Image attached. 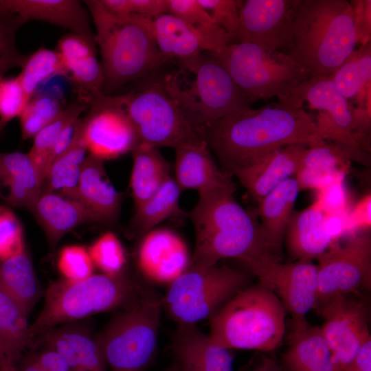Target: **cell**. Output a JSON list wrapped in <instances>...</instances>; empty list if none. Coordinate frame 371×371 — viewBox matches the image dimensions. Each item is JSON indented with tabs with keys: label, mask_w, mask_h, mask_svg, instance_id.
<instances>
[{
	"label": "cell",
	"mask_w": 371,
	"mask_h": 371,
	"mask_svg": "<svg viewBox=\"0 0 371 371\" xmlns=\"http://www.w3.org/2000/svg\"><path fill=\"white\" fill-rule=\"evenodd\" d=\"M349 225L355 227L370 225V195H368L355 208L349 218Z\"/></svg>",
	"instance_id": "56"
},
{
	"label": "cell",
	"mask_w": 371,
	"mask_h": 371,
	"mask_svg": "<svg viewBox=\"0 0 371 371\" xmlns=\"http://www.w3.org/2000/svg\"><path fill=\"white\" fill-rule=\"evenodd\" d=\"M153 28L157 45L166 60L202 53L216 55L234 43V38L215 24L194 25L169 13L153 19Z\"/></svg>",
	"instance_id": "18"
},
{
	"label": "cell",
	"mask_w": 371,
	"mask_h": 371,
	"mask_svg": "<svg viewBox=\"0 0 371 371\" xmlns=\"http://www.w3.org/2000/svg\"><path fill=\"white\" fill-rule=\"evenodd\" d=\"M249 371H284V370L274 359L263 356Z\"/></svg>",
	"instance_id": "58"
},
{
	"label": "cell",
	"mask_w": 371,
	"mask_h": 371,
	"mask_svg": "<svg viewBox=\"0 0 371 371\" xmlns=\"http://www.w3.org/2000/svg\"><path fill=\"white\" fill-rule=\"evenodd\" d=\"M61 102L47 95H34L19 116L23 139L34 137L63 111Z\"/></svg>",
	"instance_id": "41"
},
{
	"label": "cell",
	"mask_w": 371,
	"mask_h": 371,
	"mask_svg": "<svg viewBox=\"0 0 371 371\" xmlns=\"http://www.w3.org/2000/svg\"><path fill=\"white\" fill-rule=\"evenodd\" d=\"M0 371H19L16 365L11 362L0 347Z\"/></svg>",
	"instance_id": "59"
},
{
	"label": "cell",
	"mask_w": 371,
	"mask_h": 371,
	"mask_svg": "<svg viewBox=\"0 0 371 371\" xmlns=\"http://www.w3.org/2000/svg\"><path fill=\"white\" fill-rule=\"evenodd\" d=\"M65 71L78 100L89 105L92 100L104 95V74L97 55L74 61L65 67Z\"/></svg>",
	"instance_id": "40"
},
{
	"label": "cell",
	"mask_w": 371,
	"mask_h": 371,
	"mask_svg": "<svg viewBox=\"0 0 371 371\" xmlns=\"http://www.w3.org/2000/svg\"><path fill=\"white\" fill-rule=\"evenodd\" d=\"M18 75L21 85L30 100L44 82L55 76H64L66 71L56 50L43 47L26 56Z\"/></svg>",
	"instance_id": "39"
},
{
	"label": "cell",
	"mask_w": 371,
	"mask_h": 371,
	"mask_svg": "<svg viewBox=\"0 0 371 371\" xmlns=\"http://www.w3.org/2000/svg\"><path fill=\"white\" fill-rule=\"evenodd\" d=\"M181 192L170 177L153 196L135 208L128 234L133 238L142 237L166 219L184 214L179 206Z\"/></svg>",
	"instance_id": "36"
},
{
	"label": "cell",
	"mask_w": 371,
	"mask_h": 371,
	"mask_svg": "<svg viewBox=\"0 0 371 371\" xmlns=\"http://www.w3.org/2000/svg\"><path fill=\"white\" fill-rule=\"evenodd\" d=\"M326 218L317 202L293 212L284 236L290 261L318 260L336 244L326 229Z\"/></svg>",
	"instance_id": "23"
},
{
	"label": "cell",
	"mask_w": 371,
	"mask_h": 371,
	"mask_svg": "<svg viewBox=\"0 0 371 371\" xmlns=\"http://www.w3.org/2000/svg\"><path fill=\"white\" fill-rule=\"evenodd\" d=\"M172 348L179 371H233L230 350L215 344L194 324H178Z\"/></svg>",
	"instance_id": "22"
},
{
	"label": "cell",
	"mask_w": 371,
	"mask_h": 371,
	"mask_svg": "<svg viewBox=\"0 0 371 371\" xmlns=\"http://www.w3.org/2000/svg\"><path fill=\"white\" fill-rule=\"evenodd\" d=\"M0 8L17 14L26 23L41 21L72 33L95 36L89 13L77 0H0Z\"/></svg>",
	"instance_id": "24"
},
{
	"label": "cell",
	"mask_w": 371,
	"mask_h": 371,
	"mask_svg": "<svg viewBox=\"0 0 371 371\" xmlns=\"http://www.w3.org/2000/svg\"><path fill=\"white\" fill-rule=\"evenodd\" d=\"M80 119L82 137L89 154L102 160L117 158L140 144L137 133L119 95H102Z\"/></svg>",
	"instance_id": "15"
},
{
	"label": "cell",
	"mask_w": 371,
	"mask_h": 371,
	"mask_svg": "<svg viewBox=\"0 0 371 371\" xmlns=\"http://www.w3.org/2000/svg\"><path fill=\"white\" fill-rule=\"evenodd\" d=\"M0 286L30 315L42 295V289L25 245L13 255L0 261Z\"/></svg>",
	"instance_id": "34"
},
{
	"label": "cell",
	"mask_w": 371,
	"mask_h": 371,
	"mask_svg": "<svg viewBox=\"0 0 371 371\" xmlns=\"http://www.w3.org/2000/svg\"><path fill=\"white\" fill-rule=\"evenodd\" d=\"M28 317L23 306L0 286V347L14 365L25 353L36 349Z\"/></svg>",
	"instance_id": "32"
},
{
	"label": "cell",
	"mask_w": 371,
	"mask_h": 371,
	"mask_svg": "<svg viewBox=\"0 0 371 371\" xmlns=\"http://www.w3.org/2000/svg\"><path fill=\"white\" fill-rule=\"evenodd\" d=\"M314 115L304 108L275 103L251 107L196 128L227 175L281 148L321 142Z\"/></svg>",
	"instance_id": "1"
},
{
	"label": "cell",
	"mask_w": 371,
	"mask_h": 371,
	"mask_svg": "<svg viewBox=\"0 0 371 371\" xmlns=\"http://www.w3.org/2000/svg\"><path fill=\"white\" fill-rule=\"evenodd\" d=\"M25 245L23 228L17 216L10 208L0 205V261Z\"/></svg>",
	"instance_id": "47"
},
{
	"label": "cell",
	"mask_w": 371,
	"mask_h": 371,
	"mask_svg": "<svg viewBox=\"0 0 371 371\" xmlns=\"http://www.w3.org/2000/svg\"><path fill=\"white\" fill-rule=\"evenodd\" d=\"M58 269L63 280L76 282L93 274L94 265L87 248L81 245H67L59 253Z\"/></svg>",
	"instance_id": "44"
},
{
	"label": "cell",
	"mask_w": 371,
	"mask_h": 371,
	"mask_svg": "<svg viewBox=\"0 0 371 371\" xmlns=\"http://www.w3.org/2000/svg\"><path fill=\"white\" fill-rule=\"evenodd\" d=\"M179 63L180 71L193 76L190 87H181L175 75L168 76L164 80L195 128L251 108L214 54L202 53L179 60Z\"/></svg>",
	"instance_id": "7"
},
{
	"label": "cell",
	"mask_w": 371,
	"mask_h": 371,
	"mask_svg": "<svg viewBox=\"0 0 371 371\" xmlns=\"http://www.w3.org/2000/svg\"><path fill=\"white\" fill-rule=\"evenodd\" d=\"M16 366L19 371H45L32 350L25 353Z\"/></svg>",
	"instance_id": "57"
},
{
	"label": "cell",
	"mask_w": 371,
	"mask_h": 371,
	"mask_svg": "<svg viewBox=\"0 0 371 371\" xmlns=\"http://www.w3.org/2000/svg\"><path fill=\"white\" fill-rule=\"evenodd\" d=\"M29 100L18 76L0 78V133L19 117Z\"/></svg>",
	"instance_id": "45"
},
{
	"label": "cell",
	"mask_w": 371,
	"mask_h": 371,
	"mask_svg": "<svg viewBox=\"0 0 371 371\" xmlns=\"http://www.w3.org/2000/svg\"><path fill=\"white\" fill-rule=\"evenodd\" d=\"M87 152V149L82 137L80 118L74 140L69 148L52 163L42 191L56 192L76 200L78 185Z\"/></svg>",
	"instance_id": "35"
},
{
	"label": "cell",
	"mask_w": 371,
	"mask_h": 371,
	"mask_svg": "<svg viewBox=\"0 0 371 371\" xmlns=\"http://www.w3.org/2000/svg\"><path fill=\"white\" fill-rule=\"evenodd\" d=\"M32 214L43 227L52 249L74 229L96 222L80 201L49 191H42Z\"/></svg>",
	"instance_id": "29"
},
{
	"label": "cell",
	"mask_w": 371,
	"mask_h": 371,
	"mask_svg": "<svg viewBox=\"0 0 371 371\" xmlns=\"http://www.w3.org/2000/svg\"><path fill=\"white\" fill-rule=\"evenodd\" d=\"M89 106L88 104L77 98L34 137L32 146L27 155L38 172L43 186L51 166L49 153L52 146L62 131L69 124L79 119L80 115Z\"/></svg>",
	"instance_id": "37"
},
{
	"label": "cell",
	"mask_w": 371,
	"mask_h": 371,
	"mask_svg": "<svg viewBox=\"0 0 371 371\" xmlns=\"http://www.w3.org/2000/svg\"><path fill=\"white\" fill-rule=\"evenodd\" d=\"M350 155L338 145L323 142L308 146L300 168L294 177L300 190L322 189L339 175H344Z\"/></svg>",
	"instance_id": "31"
},
{
	"label": "cell",
	"mask_w": 371,
	"mask_h": 371,
	"mask_svg": "<svg viewBox=\"0 0 371 371\" xmlns=\"http://www.w3.org/2000/svg\"><path fill=\"white\" fill-rule=\"evenodd\" d=\"M308 146L294 144L281 148L232 175L237 177L258 203L282 182L296 175Z\"/></svg>",
	"instance_id": "21"
},
{
	"label": "cell",
	"mask_w": 371,
	"mask_h": 371,
	"mask_svg": "<svg viewBox=\"0 0 371 371\" xmlns=\"http://www.w3.org/2000/svg\"><path fill=\"white\" fill-rule=\"evenodd\" d=\"M130 14L144 16L153 20L168 13V0H126Z\"/></svg>",
	"instance_id": "52"
},
{
	"label": "cell",
	"mask_w": 371,
	"mask_h": 371,
	"mask_svg": "<svg viewBox=\"0 0 371 371\" xmlns=\"http://www.w3.org/2000/svg\"><path fill=\"white\" fill-rule=\"evenodd\" d=\"M36 347L46 346L57 351L72 371H107V364L90 328L78 322L47 330L36 338Z\"/></svg>",
	"instance_id": "20"
},
{
	"label": "cell",
	"mask_w": 371,
	"mask_h": 371,
	"mask_svg": "<svg viewBox=\"0 0 371 371\" xmlns=\"http://www.w3.org/2000/svg\"><path fill=\"white\" fill-rule=\"evenodd\" d=\"M146 289L124 270L115 275L93 274L76 282H53L45 292L42 310L30 324L36 338L54 327L99 313L121 310L135 303Z\"/></svg>",
	"instance_id": "5"
},
{
	"label": "cell",
	"mask_w": 371,
	"mask_h": 371,
	"mask_svg": "<svg viewBox=\"0 0 371 371\" xmlns=\"http://www.w3.org/2000/svg\"><path fill=\"white\" fill-rule=\"evenodd\" d=\"M0 197H1V198H3V194H2V192H1V189H0Z\"/></svg>",
	"instance_id": "61"
},
{
	"label": "cell",
	"mask_w": 371,
	"mask_h": 371,
	"mask_svg": "<svg viewBox=\"0 0 371 371\" xmlns=\"http://www.w3.org/2000/svg\"><path fill=\"white\" fill-rule=\"evenodd\" d=\"M26 22L17 14L0 8V78L15 67L22 65L26 56L16 45V34Z\"/></svg>",
	"instance_id": "42"
},
{
	"label": "cell",
	"mask_w": 371,
	"mask_h": 371,
	"mask_svg": "<svg viewBox=\"0 0 371 371\" xmlns=\"http://www.w3.org/2000/svg\"><path fill=\"white\" fill-rule=\"evenodd\" d=\"M83 2L95 27L104 74V94L145 76L167 61L157 45L152 19L135 14L114 15L99 0Z\"/></svg>",
	"instance_id": "4"
},
{
	"label": "cell",
	"mask_w": 371,
	"mask_h": 371,
	"mask_svg": "<svg viewBox=\"0 0 371 371\" xmlns=\"http://www.w3.org/2000/svg\"><path fill=\"white\" fill-rule=\"evenodd\" d=\"M304 102L318 112L314 118L321 141H331L348 152L355 161L370 165L369 153L353 136L350 103L337 89L331 75L306 79L280 98L278 103L300 109Z\"/></svg>",
	"instance_id": "12"
},
{
	"label": "cell",
	"mask_w": 371,
	"mask_h": 371,
	"mask_svg": "<svg viewBox=\"0 0 371 371\" xmlns=\"http://www.w3.org/2000/svg\"><path fill=\"white\" fill-rule=\"evenodd\" d=\"M76 200L94 216L96 222L113 223L118 217L121 196L110 181L104 160L89 154L82 167Z\"/></svg>",
	"instance_id": "26"
},
{
	"label": "cell",
	"mask_w": 371,
	"mask_h": 371,
	"mask_svg": "<svg viewBox=\"0 0 371 371\" xmlns=\"http://www.w3.org/2000/svg\"><path fill=\"white\" fill-rule=\"evenodd\" d=\"M300 191L298 181L293 177L282 182L258 203L257 215L263 236L271 251L277 257Z\"/></svg>",
	"instance_id": "30"
},
{
	"label": "cell",
	"mask_w": 371,
	"mask_h": 371,
	"mask_svg": "<svg viewBox=\"0 0 371 371\" xmlns=\"http://www.w3.org/2000/svg\"><path fill=\"white\" fill-rule=\"evenodd\" d=\"M302 0H247L239 8L236 38L274 53L284 48Z\"/></svg>",
	"instance_id": "17"
},
{
	"label": "cell",
	"mask_w": 371,
	"mask_h": 371,
	"mask_svg": "<svg viewBox=\"0 0 371 371\" xmlns=\"http://www.w3.org/2000/svg\"><path fill=\"white\" fill-rule=\"evenodd\" d=\"M249 282V272L226 265L187 269L170 283L162 304L178 324H196L210 319Z\"/></svg>",
	"instance_id": "11"
},
{
	"label": "cell",
	"mask_w": 371,
	"mask_h": 371,
	"mask_svg": "<svg viewBox=\"0 0 371 371\" xmlns=\"http://www.w3.org/2000/svg\"><path fill=\"white\" fill-rule=\"evenodd\" d=\"M6 188L3 199L10 205L32 214L40 197L43 183L27 153L0 152V189Z\"/></svg>",
	"instance_id": "28"
},
{
	"label": "cell",
	"mask_w": 371,
	"mask_h": 371,
	"mask_svg": "<svg viewBox=\"0 0 371 371\" xmlns=\"http://www.w3.org/2000/svg\"><path fill=\"white\" fill-rule=\"evenodd\" d=\"M215 56L249 104L260 99L280 98L309 78L285 54L271 53L251 43H232Z\"/></svg>",
	"instance_id": "10"
},
{
	"label": "cell",
	"mask_w": 371,
	"mask_h": 371,
	"mask_svg": "<svg viewBox=\"0 0 371 371\" xmlns=\"http://www.w3.org/2000/svg\"><path fill=\"white\" fill-rule=\"evenodd\" d=\"M354 10V25L357 45L370 42L371 1L352 0L350 1Z\"/></svg>",
	"instance_id": "51"
},
{
	"label": "cell",
	"mask_w": 371,
	"mask_h": 371,
	"mask_svg": "<svg viewBox=\"0 0 371 371\" xmlns=\"http://www.w3.org/2000/svg\"><path fill=\"white\" fill-rule=\"evenodd\" d=\"M79 119L67 126L57 137L49 153L51 164L57 157L69 148L74 140Z\"/></svg>",
	"instance_id": "54"
},
{
	"label": "cell",
	"mask_w": 371,
	"mask_h": 371,
	"mask_svg": "<svg viewBox=\"0 0 371 371\" xmlns=\"http://www.w3.org/2000/svg\"><path fill=\"white\" fill-rule=\"evenodd\" d=\"M331 77L345 98H355L360 89L371 81V43L355 49Z\"/></svg>",
	"instance_id": "38"
},
{
	"label": "cell",
	"mask_w": 371,
	"mask_h": 371,
	"mask_svg": "<svg viewBox=\"0 0 371 371\" xmlns=\"http://www.w3.org/2000/svg\"><path fill=\"white\" fill-rule=\"evenodd\" d=\"M318 289L314 309L346 294L362 295L371 285V236L363 232L343 245H334L318 260Z\"/></svg>",
	"instance_id": "14"
},
{
	"label": "cell",
	"mask_w": 371,
	"mask_h": 371,
	"mask_svg": "<svg viewBox=\"0 0 371 371\" xmlns=\"http://www.w3.org/2000/svg\"><path fill=\"white\" fill-rule=\"evenodd\" d=\"M96 46L95 36L70 32L59 39L56 51L65 70V67L74 61L97 55Z\"/></svg>",
	"instance_id": "49"
},
{
	"label": "cell",
	"mask_w": 371,
	"mask_h": 371,
	"mask_svg": "<svg viewBox=\"0 0 371 371\" xmlns=\"http://www.w3.org/2000/svg\"><path fill=\"white\" fill-rule=\"evenodd\" d=\"M32 351L45 371H72L65 359L55 350L40 346Z\"/></svg>",
	"instance_id": "53"
},
{
	"label": "cell",
	"mask_w": 371,
	"mask_h": 371,
	"mask_svg": "<svg viewBox=\"0 0 371 371\" xmlns=\"http://www.w3.org/2000/svg\"><path fill=\"white\" fill-rule=\"evenodd\" d=\"M130 188L135 208L153 196L170 177V165L157 148L139 144L132 152Z\"/></svg>",
	"instance_id": "33"
},
{
	"label": "cell",
	"mask_w": 371,
	"mask_h": 371,
	"mask_svg": "<svg viewBox=\"0 0 371 371\" xmlns=\"http://www.w3.org/2000/svg\"><path fill=\"white\" fill-rule=\"evenodd\" d=\"M162 300L146 290L97 335L111 371H144L157 347Z\"/></svg>",
	"instance_id": "8"
},
{
	"label": "cell",
	"mask_w": 371,
	"mask_h": 371,
	"mask_svg": "<svg viewBox=\"0 0 371 371\" xmlns=\"http://www.w3.org/2000/svg\"><path fill=\"white\" fill-rule=\"evenodd\" d=\"M286 313L280 299L258 282L238 291L210 318L209 337L229 350L271 352L284 336Z\"/></svg>",
	"instance_id": "6"
},
{
	"label": "cell",
	"mask_w": 371,
	"mask_h": 371,
	"mask_svg": "<svg viewBox=\"0 0 371 371\" xmlns=\"http://www.w3.org/2000/svg\"><path fill=\"white\" fill-rule=\"evenodd\" d=\"M88 249L94 266L103 273L115 275L122 272L126 262L124 249L115 234H102Z\"/></svg>",
	"instance_id": "43"
},
{
	"label": "cell",
	"mask_w": 371,
	"mask_h": 371,
	"mask_svg": "<svg viewBox=\"0 0 371 371\" xmlns=\"http://www.w3.org/2000/svg\"><path fill=\"white\" fill-rule=\"evenodd\" d=\"M175 150L174 179L181 191L192 189L199 192L234 183L231 177L218 167L205 141Z\"/></svg>",
	"instance_id": "27"
},
{
	"label": "cell",
	"mask_w": 371,
	"mask_h": 371,
	"mask_svg": "<svg viewBox=\"0 0 371 371\" xmlns=\"http://www.w3.org/2000/svg\"><path fill=\"white\" fill-rule=\"evenodd\" d=\"M258 282L271 291L281 301L291 322L306 320L314 309L318 289L317 266L313 261L297 260L286 263L272 254L241 262Z\"/></svg>",
	"instance_id": "13"
},
{
	"label": "cell",
	"mask_w": 371,
	"mask_h": 371,
	"mask_svg": "<svg viewBox=\"0 0 371 371\" xmlns=\"http://www.w3.org/2000/svg\"><path fill=\"white\" fill-rule=\"evenodd\" d=\"M165 371H179L177 368L172 364L169 368H168Z\"/></svg>",
	"instance_id": "60"
},
{
	"label": "cell",
	"mask_w": 371,
	"mask_h": 371,
	"mask_svg": "<svg viewBox=\"0 0 371 371\" xmlns=\"http://www.w3.org/2000/svg\"><path fill=\"white\" fill-rule=\"evenodd\" d=\"M137 265L142 273L160 283H171L188 269L190 256L183 239L173 231L153 229L142 237Z\"/></svg>",
	"instance_id": "19"
},
{
	"label": "cell",
	"mask_w": 371,
	"mask_h": 371,
	"mask_svg": "<svg viewBox=\"0 0 371 371\" xmlns=\"http://www.w3.org/2000/svg\"><path fill=\"white\" fill-rule=\"evenodd\" d=\"M288 346L280 364L284 371H335L330 349L319 326L306 320L291 322Z\"/></svg>",
	"instance_id": "25"
},
{
	"label": "cell",
	"mask_w": 371,
	"mask_h": 371,
	"mask_svg": "<svg viewBox=\"0 0 371 371\" xmlns=\"http://www.w3.org/2000/svg\"><path fill=\"white\" fill-rule=\"evenodd\" d=\"M168 13L194 25L214 24L198 0H168Z\"/></svg>",
	"instance_id": "50"
},
{
	"label": "cell",
	"mask_w": 371,
	"mask_h": 371,
	"mask_svg": "<svg viewBox=\"0 0 371 371\" xmlns=\"http://www.w3.org/2000/svg\"><path fill=\"white\" fill-rule=\"evenodd\" d=\"M119 98L135 126L140 144L175 149L203 142L164 80Z\"/></svg>",
	"instance_id": "9"
},
{
	"label": "cell",
	"mask_w": 371,
	"mask_h": 371,
	"mask_svg": "<svg viewBox=\"0 0 371 371\" xmlns=\"http://www.w3.org/2000/svg\"><path fill=\"white\" fill-rule=\"evenodd\" d=\"M357 106L350 104L355 139L366 152H370L371 81L355 95Z\"/></svg>",
	"instance_id": "46"
},
{
	"label": "cell",
	"mask_w": 371,
	"mask_h": 371,
	"mask_svg": "<svg viewBox=\"0 0 371 371\" xmlns=\"http://www.w3.org/2000/svg\"><path fill=\"white\" fill-rule=\"evenodd\" d=\"M209 13L214 23L236 38L239 27V8L242 1L198 0Z\"/></svg>",
	"instance_id": "48"
},
{
	"label": "cell",
	"mask_w": 371,
	"mask_h": 371,
	"mask_svg": "<svg viewBox=\"0 0 371 371\" xmlns=\"http://www.w3.org/2000/svg\"><path fill=\"white\" fill-rule=\"evenodd\" d=\"M342 371H371V338L362 345Z\"/></svg>",
	"instance_id": "55"
},
{
	"label": "cell",
	"mask_w": 371,
	"mask_h": 371,
	"mask_svg": "<svg viewBox=\"0 0 371 371\" xmlns=\"http://www.w3.org/2000/svg\"><path fill=\"white\" fill-rule=\"evenodd\" d=\"M236 190L234 183L199 192L198 201L190 213L196 240L188 269L210 267L225 258L242 262L273 254L257 216L236 201Z\"/></svg>",
	"instance_id": "2"
},
{
	"label": "cell",
	"mask_w": 371,
	"mask_h": 371,
	"mask_svg": "<svg viewBox=\"0 0 371 371\" xmlns=\"http://www.w3.org/2000/svg\"><path fill=\"white\" fill-rule=\"evenodd\" d=\"M357 45L354 10L346 0H302L286 45L308 78L332 75Z\"/></svg>",
	"instance_id": "3"
},
{
	"label": "cell",
	"mask_w": 371,
	"mask_h": 371,
	"mask_svg": "<svg viewBox=\"0 0 371 371\" xmlns=\"http://www.w3.org/2000/svg\"><path fill=\"white\" fill-rule=\"evenodd\" d=\"M369 309L363 294H346L333 298L317 310L324 319L320 328L330 349L335 371H342L371 338Z\"/></svg>",
	"instance_id": "16"
}]
</instances>
